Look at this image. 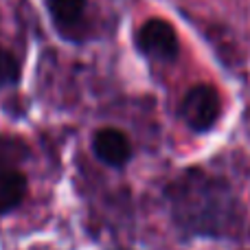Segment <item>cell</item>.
<instances>
[{"label":"cell","instance_id":"cell-1","mask_svg":"<svg viewBox=\"0 0 250 250\" xmlns=\"http://www.w3.org/2000/svg\"><path fill=\"white\" fill-rule=\"evenodd\" d=\"M171 217L189 237H233L239 230V207L229 185L200 169L185 171L167 189Z\"/></svg>","mask_w":250,"mask_h":250},{"label":"cell","instance_id":"cell-6","mask_svg":"<svg viewBox=\"0 0 250 250\" xmlns=\"http://www.w3.org/2000/svg\"><path fill=\"white\" fill-rule=\"evenodd\" d=\"M88 0H46V9L51 20L62 35H70L75 26H79L83 13H86Z\"/></svg>","mask_w":250,"mask_h":250},{"label":"cell","instance_id":"cell-4","mask_svg":"<svg viewBox=\"0 0 250 250\" xmlns=\"http://www.w3.org/2000/svg\"><path fill=\"white\" fill-rule=\"evenodd\" d=\"M92 151L104 165L123 169L132 160V143L127 134L119 127H101L92 134Z\"/></svg>","mask_w":250,"mask_h":250},{"label":"cell","instance_id":"cell-5","mask_svg":"<svg viewBox=\"0 0 250 250\" xmlns=\"http://www.w3.org/2000/svg\"><path fill=\"white\" fill-rule=\"evenodd\" d=\"M29 180L20 169H0V217L16 211L26 198Z\"/></svg>","mask_w":250,"mask_h":250},{"label":"cell","instance_id":"cell-7","mask_svg":"<svg viewBox=\"0 0 250 250\" xmlns=\"http://www.w3.org/2000/svg\"><path fill=\"white\" fill-rule=\"evenodd\" d=\"M20 77H22L20 60L13 55V51L0 46V88L18 86Z\"/></svg>","mask_w":250,"mask_h":250},{"label":"cell","instance_id":"cell-3","mask_svg":"<svg viewBox=\"0 0 250 250\" xmlns=\"http://www.w3.org/2000/svg\"><path fill=\"white\" fill-rule=\"evenodd\" d=\"M134 46L143 57L154 62H173L180 51L178 33L163 18H149L134 33Z\"/></svg>","mask_w":250,"mask_h":250},{"label":"cell","instance_id":"cell-8","mask_svg":"<svg viewBox=\"0 0 250 250\" xmlns=\"http://www.w3.org/2000/svg\"><path fill=\"white\" fill-rule=\"evenodd\" d=\"M114 250H127V248H114Z\"/></svg>","mask_w":250,"mask_h":250},{"label":"cell","instance_id":"cell-2","mask_svg":"<svg viewBox=\"0 0 250 250\" xmlns=\"http://www.w3.org/2000/svg\"><path fill=\"white\" fill-rule=\"evenodd\" d=\"M220 114H222V99L220 92L211 83H195L182 97L180 117L191 132L204 134L208 129H213Z\"/></svg>","mask_w":250,"mask_h":250}]
</instances>
